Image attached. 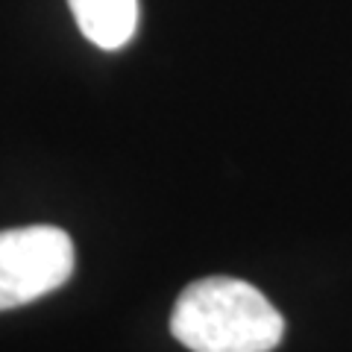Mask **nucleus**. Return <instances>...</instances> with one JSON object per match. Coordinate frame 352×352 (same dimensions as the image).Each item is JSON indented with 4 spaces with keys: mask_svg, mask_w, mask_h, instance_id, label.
<instances>
[{
    "mask_svg": "<svg viewBox=\"0 0 352 352\" xmlns=\"http://www.w3.org/2000/svg\"><path fill=\"white\" fill-rule=\"evenodd\" d=\"M170 335L191 352H270L285 335V320L250 282L206 276L179 294Z\"/></svg>",
    "mask_w": 352,
    "mask_h": 352,
    "instance_id": "f257e3e1",
    "label": "nucleus"
},
{
    "mask_svg": "<svg viewBox=\"0 0 352 352\" xmlns=\"http://www.w3.org/2000/svg\"><path fill=\"white\" fill-rule=\"evenodd\" d=\"M74 273V241L59 226L36 223L0 232V311L62 288Z\"/></svg>",
    "mask_w": 352,
    "mask_h": 352,
    "instance_id": "f03ea898",
    "label": "nucleus"
},
{
    "mask_svg": "<svg viewBox=\"0 0 352 352\" xmlns=\"http://www.w3.org/2000/svg\"><path fill=\"white\" fill-rule=\"evenodd\" d=\"M82 36L100 50H120L138 30V0H68Z\"/></svg>",
    "mask_w": 352,
    "mask_h": 352,
    "instance_id": "7ed1b4c3",
    "label": "nucleus"
}]
</instances>
